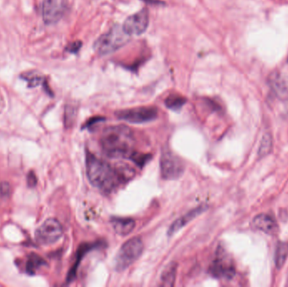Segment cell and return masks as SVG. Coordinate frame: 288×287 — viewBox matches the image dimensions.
I'll list each match as a JSON object with an SVG mask.
<instances>
[{
	"mask_svg": "<svg viewBox=\"0 0 288 287\" xmlns=\"http://www.w3.org/2000/svg\"><path fill=\"white\" fill-rule=\"evenodd\" d=\"M21 78L28 83L29 88H35L46 83L44 77L36 71H30L23 73Z\"/></svg>",
	"mask_w": 288,
	"mask_h": 287,
	"instance_id": "cell-17",
	"label": "cell"
},
{
	"mask_svg": "<svg viewBox=\"0 0 288 287\" xmlns=\"http://www.w3.org/2000/svg\"><path fill=\"white\" fill-rule=\"evenodd\" d=\"M105 119L104 118H102V117H95V118H91L90 120L86 123L85 126H84L85 128L86 127H91V126H94L95 124L98 123L100 121H102V120H104Z\"/></svg>",
	"mask_w": 288,
	"mask_h": 287,
	"instance_id": "cell-26",
	"label": "cell"
},
{
	"mask_svg": "<svg viewBox=\"0 0 288 287\" xmlns=\"http://www.w3.org/2000/svg\"><path fill=\"white\" fill-rule=\"evenodd\" d=\"M186 99L180 95H170L165 100V105L172 111H180L186 103Z\"/></svg>",
	"mask_w": 288,
	"mask_h": 287,
	"instance_id": "cell-18",
	"label": "cell"
},
{
	"mask_svg": "<svg viewBox=\"0 0 288 287\" xmlns=\"http://www.w3.org/2000/svg\"><path fill=\"white\" fill-rule=\"evenodd\" d=\"M160 171L164 180H178L183 175L185 165L177 155L169 149H165L160 158Z\"/></svg>",
	"mask_w": 288,
	"mask_h": 287,
	"instance_id": "cell-6",
	"label": "cell"
},
{
	"mask_svg": "<svg viewBox=\"0 0 288 287\" xmlns=\"http://www.w3.org/2000/svg\"><path fill=\"white\" fill-rule=\"evenodd\" d=\"M158 111L157 108L152 106H141L121 110L116 112L118 120H125L129 123L143 124L156 120Z\"/></svg>",
	"mask_w": 288,
	"mask_h": 287,
	"instance_id": "cell-7",
	"label": "cell"
},
{
	"mask_svg": "<svg viewBox=\"0 0 288 287\" xmlns=\"http://www.w3.org/2000/svg\"><path fill=\"white\" fill-rule=\"evenodd\" d=\"M81 46H82V42H81V41H74V42L70 43V44L67 47L66 50L68 51L71 52V53H76V52L79 51V49L81 48Z\"/></svg>",
	"mask_w": 288,
	"mask_h": 287,
	"instance_id": "cell-24",
	"label": "cell"
},
{
	"mask_svg": "<svg viewBox=\"0 0 288 287\" xmlns=\"http://www.w3.org/2000/svg\"><path fill=\"white\" fill-rule=\"evenodd\" d=\"M149 24V11L143 9L133 16H129L125 20L122 28L129 35H139L146 32Z\"/></svg>",
	"mask_w": 288,
	"mask_h": 287,
	"instance_id": "cell-10",
	"label": "cell"
},
{
	"mask_svg": "<svg viewBox=\"0 0 288 287\" xmlns=\"http://www.w3.org/2000/svg\"><path fill=\"white\" fill-rule=\"evenodd\" d=\"M77 109L73 104H68L65 108V114H64V122L65 126H72L73 123V120H75L76 117Z\"/></svg>",
	"mask_w": 288,
	"mask_h": 287,
	"instance_id": "cell-21",
	"label": "cell"
},
{
	"mask_svg": "<svg viewBox=\"0 0 288 287\" xmlns=\"http://www.w3.org/2000/svg\"><path fill=\"white\" fill-rule=\"evenodd\" d=\"M143 243L140 237H132L120 247L115 258L114 267L117 271L121 272L136 262L143 252Z\"/></svg>",
	"mask_w": 288,
	"mask_h": 287,
	"instance_id": "cell-4",
	"label": "cell"
},
{
	"mask_svg": "<svg viewBox=\"0 0 288 287\" xmlns=\"http://www.w3.org/2000/svg\"><path fill=\"white\" fill-rule=\"evenodd\" d=\"M271 137L269 134H266L264 136L261 142V145L260 147V150H259V154L260 157H264L266 154L269 153L271 149Z\"/></svg>",
	"mask_w": 288,
	"mask_h": 287,
	"instance_id": "cell-22",
	"label": "cell"
},
{
	"mask_svg": "<svg viewBox=\"0 0 288 287\" xmlns=\"http://www.w3.org/2000/svg\"><path fill=\"white\" fill-rule=\"evenodd\" d=\"M269 85L275 96L280 100H288V81L277 72L269 77Z\"/></svg>",
	"mask_w": 288,
	"mask_h": 287,
	"instance_id": "cell-13",
	"label": "cell"
},
{
	"mask_svg": "<svg viewBox=\"0 0 288 287\" xmlns=\"http://www.w3.org/2000/svg\"><path fill=\"white\" fill-rule=\"evenodd\" d=\"M210 274L217 279L231 280L235 275V265L231 256L223 247L219 245L215 258L210 266Z\"/></svg>",
	"mask_w": 288,
	"mask_h": 287,
	"instance_id": "cell-5",
	"label": "cell"
},
{
	"mask_svg": "<svg viewBox=\"0 0 288 287\" xmlns=\"http://www.w3.org/2000/svg\"><path fill=\"white\" fill-rule=\"evenodd\" d=\"M37 184V177L35 175V172L31 171L27 175V185L29 187H35Z\"/></svg>",
	"mask_w": 288,
	"mask_h": 287,
	"instance_id": "cell-25",
	"label": "cell"
},
{
	"mask_svg": "<svg viewBox=\"0 0 288 287\" xmlns=\"http://www.w3.org/2000/svg\"><path fill=\"white\" fill-rule=\"evenodd\" d=\"M111 223L116 234L120 236H127L134 230L136 226V222L132 218L118 217L111 218Z\"/></svg>",
	"mask_w": 288,
	"mask_h": 287,
	"instance_id": "cell-14",
	"label": "cell"
},
{
	"mask_svg": "<svg viewBox=\"0 0 288 287\" xmlns=\"http://www.w3.org/2000/svg\"><path fill=\"white\" fill-rule=\"evenodd\" d=\"M67 0H42L41 14L47 25L58 22L66 10Z\"/></svg>",
	"mask_w": 288,
	"mask_h": 287,
	"instance_id": "cell-9",
	"label": "cell"
},
{
	"mask_svg": "<svg viewBox=\"0 0 288 287\" xmlns=\"http://www.w3.org/2000/svg\"><path fill=\"white\" fill-rule=\"evenodd\" d=\"M11 193V187L8 182H0V196L7 197Z\"/></svg>",
	"mask_w": 288,
	"mask_h": 287,
	"instance_id": "cell-23",
	"label": "cell"
},
{
	"mask_svg": "<svg viewBox=\"0 0 288 287\" xmlns=\"http://www.w3.org/2000/svg\"><path fill=\"white\" fill-rule=\"evenodd\" d=\"M102 150L111 158H129L134 154L135 137L133 131L127 126L106 127L101 137Z\"/></svg>",
	"mask_w": 288,
	"mask_h": 287,
	"instance_id": "cell-1",
	"label": "cell"
},
{
	"mask_svg": "<svg viewBox=\"0 0 288 287\" xmlns=\"http://www.w3.org/2000/svg\"><path fill=\"white\" fill-rule=\"evenodd\" d=\"M252 227L257 230L275 236L278 234L279 227L275 219L267 214H260L254 218Z\"/></svg>",
	"mask_w": 288,
	"mask_h": 287,
	"instance_id": "cell-12",
	"label": "cell"
},
{
	"mask_svg": "<svg viewBox=\"0 0 288 287\" xmlns=\"http://www.w3.org/2000/svg\"><path fill=\"white\" fill-rule=\"evenodd\" d=\"M177 273V264L172 262L169 264L162 272L160 276L161 286L163 287H173L176 280Z\"/></svg>",
	"mask_w": 288,
	"mask_h": 287,
	"instance_id": "cell-15",
	"label": "cell"
},
{
	"mask_svg": "<svg viewBox=\"0 0 288 287\" xmlns=\"http://www.w3.org/2000/svg\"><path fill=\"white\" fill-rule=\"evenodd\" d=\"M207 208H208V206L205 205V204L198 205L196 208L190 210V211H189V212L186 213V214L183 215L181 218L176 219V220L170 225V227H169L168 232H167L168 236H169V237H170V236H173V235L176 234L177 232L181 230L185 226H186L189 222L193 221L195 218H197L198 216H200V215L203 213V212H206V209Z\"/></svg>",
	"mask_w": 288,
	"mask_h": 287,
	"instance_id": "cell-11",
	"label": "cell"
},
{
	"mask_svg": "<svg viewBox=\"0 0 288 287\" xmlns=\"http://www.w3.org/2000/svg\"><path fill=\"white\" fill-rule=\"evenodd\" d=\"M288 255V244L287 243H279L275 250V263L277 268H282L285 264Z\"/></svg>",
	"mask_w": 288,
	"mask_h": 287,
	"instance_id": "cell-19",
	"label": "cell"
},
{
	"mask_svg": "<svg viewBox=\"0 0 288 287\" xmlns=\"http://www.w3.org/2000/svg\"><path fill=\"white\" fill-rule=\"evenodd\" d=\"M96 248V244H87V243H84L83 245L79 247V250H78V253H77V261L76 264L73 265V269L70 270L69 273H68V279H67V281L68 282H71V281H73V279L75 278L76 276V272H77V269H78V265H79V262H80V260L82 259L83 256L86 253L89 252V250H93V249H95Z\"/></svg>",
	"mask_w": 288,
	"mask_h": 287,
	"instance_id": "cell-16",
	"label": "cell"
},
{
	"mask_svg": "<svg viewBox=\"0 0 288 287\" xmlns=\"http://www.w3.org/2000/svg\"><path fill=\"white\" fill-rule=\"evenodd\" d=\"M46 265L44 259L36 255L35 253H32L29 256L28 261L26 263V272L29 275H35V271L38 270L41 265Z\"/></svg>",
	"mask_w": 288,
	"mask_h": 287,
	"instance_id": "cell-20",
	"label": "cell"
},
{
	"mask_svg": "<svg viewBox=\"0 0 288 287\" xmlns=\"http://www.w3.org/2000/svg\"><path fill=\"white\" fill-rule=\"evenodd\" d=\"M129 40L130 35L121 26L116 25L95 41V49L100 55H108L122 48Z\"/></svg>",
	"mask_w": 288,
	"mask_h": 287,
	"instance_id": "cell-3",
	"label": "cell"
},
{
	"mask_svg": "<svg viewBox=\"0 0 288 287\" xmlns=\"http://www.w3.org/2000/svg\"><path fill=\"white\" fill-rule=\"evenodd\" d=\"M86 173L92 186L105 193L111 192L121 184L116 167L91 152L86 154Z\"/></svg>",
	"mask_w": 288,
	"mask_h": 287,
	"instance_id": "cell-2",
	"label": "cell"
},
{
	"mask_svg": "<svg viewBox=\"0 0 288 287\" xmlns=\"http://www.w3.org/2000/svg\"><path fill=\"white\" fill-rule=\"evenodd\" d=\"M64 234L60 222L55 218H49L35 231V237L37 243L48 245L56 243Z\"/></svg>",
	"mask_w": 288,
	"mask_h": 287,
	"instance_id": "cell-8",
	"label": "cell"
}]
</instances>
